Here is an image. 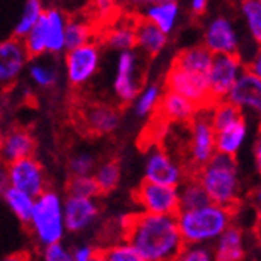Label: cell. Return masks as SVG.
Returning a JSON list of instances; mask_svg holds the SVG:
<instances>
[{
    "mask_svg": "<svg viewBox=\"0 0 261 261\" xmlns=\"http://www.w3.org/2000/svg\"><path fill=\"white\" fill-rule=\"evenodd\" d=\"M125 241L146 261H174L185 243L175 216L138 213L124 219Z\"/></svg>",
    "mask_w": 261,
    "mask_h": 261,
    "instance_id": "obj_1",
    "label": "cell"
},
{
    "mask_svg": "<svg viewBox=\"0 0 261 261\" xmlns=\"http://www.w3.org/2000/svg\"><path fill=\"white\" fill-rule=\"evenodd\" d=\"M211 203L221 205L228 210L238 208L243 199V177L238 160L216 153L194 177Z\"/></svg>",
    "mask_w": 261,
    "mask_h": 261,
    "instance_id": "obj_2",
    "label": "cell"
},
{
    "mask_svg": "<svg viewBox=\"0 0 261 261\" xmlns=\"http://www.w3.org/2000/svg\"><path fill=\"white\" fill-rule=\"evenodd\" d=\"M175 219L185 244L213 246L233 224V210L210 202L199 208L180 210Z\"/></svg>",
    "mask_w": 261,
    "mask_h": 261,
    "instance_id": "obj_3",
    "label": "cell"
},
{
    "mask_svg": "<svg viewBox=\"0 0 261 261\" xmlns=\"http://www.w3.org/2000/svg\"><path fill=\"white\" fill-rule=\"evenodd\" d=\"M63 203L64 199L54 189H45L41 196L36 197L35 208L27 225L33 240L41 247L61 243L64 240L67 230L64 225Z\"/></svg>",
    "mask_w": 261,
    "mask_h": 261,
    "instance_id": "obj_4",
    "label": "cell"
},
{
    "mask_svg": "<svg viewBox=\"0 0 261 261\" xmlns=\"http://www.w3.org/2000/svg\"><path fill=\"white\" fill-rule=\"evenodd\" d=\"M216 155V130L211 124L208 108L197 111L189 122L188 160L193 171H199Z\"/></svg>",
    "mask_w": 261,
    "mask_h": 261,
    "instance_id": "obj_5",
    "label": "cell"
},
{
    "mask_svg": "<svg viewBox=\"0 0 261 261\" xmlns=\"http://www.w3.org/2000/svg\"><path fill=\"white\" fill-rule=\"evenodd\" d=\"M246 70L241 55H215L206 74L208 91L213 103L225 100L231 88Z\"/></svg>",
    "mask_w": 261,
    "mask_h": 261,
    "instance_id": "obj_6",
    "label": "cell"
},
{
    "mask_svg": "<svg viewBox=\"0 0 261 261\" xmlns=\"http://www.w3.org/2000/svg\"><path fill=\"white\" fill-rule=\"evenodd\" d=\"M100 45L96 41H91L85 45H80L77 49L66 50L64 55V74L66 80L80 88L92 80L100 67Z\"/></svg>",
    "mask_w": 261,
    "mask_h": 261,
    "instance_id": "obj_7",
    "label": "cell"
},
{
    "mask_svg": "<svg viewBox=\"0 0 261 261\" xmlns=\"http://www.w3.org/2000/svg\"><path fill=\"white\" fill-rule=\"evenodd\" d=\"M141 64V55L135 49L117 55L113 91L116 99L121 103H133L139 91L142 89Z\"/></svg>",
    "mask_w": 261,
    "mask_h": 261,
    "instance_id": "obj_8",
    "label": "cell"
},
{
    "mask_svg": "<svg viewBox=\"0 0 261 261\" xmlns=\"http://www.w3.org/2000/svg\"><path fill=\"white\" fill-rule=\"evenodd\" d=\"M135 200L142 213L161 216H175L180 211L178 188L142 181L135 193Z\"/></svg>",
    "mask_w": 261,
    "mask_h": 261,
    "instance_id": "obj_9",
    "label": "cell"
},
{
    "mask_svg": "<svg viewBox=\"0 0 261 261\" xmlns=\"http://www.w3.org/2000/svg\"><path fill=\"white\" fill-rule=\"evenodd\" d=\"M183 166L160 146L149 147L144 160V181L178 188L185 178Z\"/></svg>",
    "mask_w": 261,
    "mask_h": 261,
    "instance_id": "obj_10",
    "label": "cell"
},
{
    "mask_svg": "<svg viewBox=\"0 0 261 261\" xmlns=\"http://www.w3.org/2000/svg\"><path fill=\"white\" fill-rule=\"evenodd\" d=\"M166 89L180 94L181 97L193 102L199 110L210 108L213 105L206 75H199L194 72H188L172 64L168 75H166Z\"/></svg>",
    "mask_w": 261,
    "mask_h": 261,
    "instance_id": "obj_11",
    "label": "cell"
},
{
    "mask_svg": "<svg viewBox=\"0 0 261 261\" xmlns=\"http://www.w3.org/2000/svg\"><path fill=\"white\" fill-rule=\"evenodd\" d=\"M10 186L33 197L41 196L47 189V177L42 164L35 156H27L7 164Z\"/></svg>",
    "mask_w": 261,
    "mask_h": 261,
    "instance_id": "obj_12",
    "label": "cell"
},
{
    "mask_svg": "<svg viewBox=\"0 0 261 261\" xmlns=\"http://www.w3.org/2000/svg\"><path fill=\"white\" fill-rule=\"evenodd\" d=\"M203 45L213 55H240L241 39L234 23L225 16H218L206 23Z\"/></svg>",
    "mask_w": 261,
    "mask_h": 261,
    "instance_id": "obj_13",
    "label": "cell"
},
{
    "mask_svg": "<svg viewBox=\"0 0 261 261\" xmlns=\"http://www.w3.org/2000/svg\"><path fill=\"white\" fill-rule=\"evenodd\" d=\"M244 117H252L261 124V82L246 69L231 88L227 99Z\"/></svg>",
    "mask_w": 261,
    "mask_h": 261,
    "instance_id": "obj_14",
    "label": "cell"
},
{
    "mask_svg": "<svg viewBox=\"0 0 261 261\" xmlns=\"http://www.w3.org/2000/svg\"><path fill=\"white\" fill-rule=\"evenodd\" d=\"M30 63V57L17 38L0 41V89L8 88L23 74Z\"/></svg>",
    "mask_w": 261,
    "mask_h": 261,
    "instance_id": "obj_15",
    "label": "cell"
},
{
    "mask_svg": "<svg viewBox=\"0 0 261 261\" xmlns=\"http://www.w3.org/2000/svg\"><path fill=\"white\" fill-rule=\"evenodd\" d=\"M64 225L69 233H83L96 224L100 206L96 199L69 196L63 203Z\"/></svg>",
    "mask_w": 261,
    "mask_h": 261,
    "instance_id": "obj_16",
    "label": "cell"
},
{
    "mask_svg": "<svg viewBox=\"0 0 261 261\" xmlns=\"http://www.w3.org/2000/svg\"><path fill=\"white\" fill-rule=\"evenodd\" d=\"M197 111H199V108L193 102H189L188 99L181 97L180 94H175L172 91L166 89L156 113L160 117H163V119L168 122L189 124L194 119Z\"/></svg>",
    "mask_w": 261,
    "mask_h": 261,
    "instance_id": "obj_17",
    "label": "cell"
},
{
    "mask_svg": "<svg viewBox=\"0 0 261 261\" xmlns=\"http://www.w3.org/2000/svg\"><path fill=\"white\" fill-rule=\"evenodd\" d=\"M216 261H244L246 234L240 225H230L211 246Z\"/></svg>",
    "mask_w": 261,
    "mask_h": 261,
    "instance_id": "obj_18",
    "label": "cell"
},
{
    "mask_svg": "<svg viewBox=\"0 0 261 261\" xmlns=\"http://www.w3.org/2000/svg\"><path fill=\"white\" fill-rule=\"evenodd\" d=\"M35 147V139L27 130H10L0 141V160L5 164H10L22 158L33 156Z\"/></svg>",
    "mask_w": 261,
    "mask_h": 261,
    "instance_id": "obj_19",
    "label": "cell"
},
{
    "mask_svg": "<svg viewBox=\"0 0 261 261\" xmlns=\"http://www.w3.org/2000/svg\"><path fill=\"white\" fill-rule=\"evenodd\" d=\"M83 122L94 135H111L121 125V113L111 105H92L85 111Z\"/></svg>",
    "mask_w": 261,
    "mask_h": 261,
    "instance_id": "obj_20",
    "label": "cell"
},
{
    "mask_svg": "<svg viewBox=\"0 0 261 261\" xmlns=\"http://www.w3.org/2000/svg\"><path fill=\"white\" fill-rule=\"evenodd\" d=\"M249 136V122L246 117L219 132H216V153L236 158Z\"/></svg>",
    "mask_w": 261,
    "mask_h": 261,
    "instance_id": "obj_21",
    "label": "cell"
},
{
    "mask_svg": "<svg viewBox=\"0 0 261 261\" xmlns=\"http://www.w3.org/2000/svg\"><path fill=\"white\" fill-rule=\"evenodd\" d=\"M44 19L47 27V54L60 55L66 50V23L69 17L60 8H47Z\"/></svg>",
    "mask_w": 261,
    "mask_h": 261,
    "instance_id": "obj_22",
    "label": "cell"
},
{
    "mask_svg": "<svg viewBox=\"0 0 261 261\" xmlns=\"http://www.w3.org/2000/svg\"><path fill=\"white\" fill-rule=\"evenodd\" d=\"M136 49L139 54L153 57L163 52V49L168 45L169 36L163 33L158 27H155L153 23L139 19L136 20Z\"/></svg>",
    "mask_w": 261,
    "mask_h": 261,
    "instance_id": "obj_23",
    "label": "cell"
},
{
    "mask_svg": "<svg viewBox=\"0 0 261 261\" xmlns=\"http://www.w3.org/2000/svg\"><path fill=\"white\" fill-rule=\"evenodd\" d=\"M136 22L121 19L111 22V25L103 33V42L116 52L133 50L136 47Z\"/></svg>",
    "mask_w": 261,
    "mask_h": 261,
    "instance_id": "obj_24",
    "label": "cell"
},
{
    "mask_svg": "<svg viewBox=\"0 0 261 261\" xmlns=\"http://www.w3.org/2000/svg\"><path fill=\"white\" fill-rule=\"evenodd\" d=\"M142 19L153 23L155 27H158L163 33L171 35L180 19V5L177 0H171V2L158 4L153 7L146 8L141 13Z\"/></svg>",
    "mask_w": 261,
    "mask_h": 261,
    "instance_id": "obj_25",
    "label": "cell"
},
{
    "mask_svg": "<svg viewBox=\"0 0 261 261\" xmlns=\"http://www.w3.org/2000/svg\"><path fill=\"white\" fill-rule=\"evenodd\" d=\"M213 55L205 45H194L189 47V49L181 50L175 60H174V66L185 69L188 72H194L199 75H206L210 66L213 63Z\"/></svg>",
    "mask_w": 261,
    "mask_h": 261,
    "instance_id": "obj_26",
    "label": "cell"
},
{
    "mask_svg": "<svg viewBox=\"0 0 261 261\" xmlns=\"http://www.w3.org/2000/svg\"><path fill=\"white\" fill-rule=\"evenodd\" d=\"M45 7L42 0H23L22 13L16 22V25L13 29V35L17 39H23L29 32L36 25V23L44 17L45 14Z\"/></svg>",
    "mask_w": 261,
    "mask_h": 261,
    "instance_id": "obj_27",
    "label": "cell"
},
{
    "mask_svg": "<svg viewBox=\"0 0 261 261\" xmlns=\"http://www.w3.org/2000/svg\"><path fill=\"white\" fill-rule=\"evenodd\" d=\"M163 94H164V89L158 83H150V85L144 86L139 91L136 99L133 100L135 114L138 117H141V119L150 117L152 114H155L158 111L160 102L163 99Z\"/></svg>",
    "mask_w": 261,
    "mask_h": 261,
    "instance_id": "obj_28",
    "label": "cell"
},
{
    "mask_svg": "<svg viewBox=\"0 0 261 261\" xmlns=\"http://www.w3.org/2000/svg\"><path fill=\"white\" fill-rule=\"evenodd\" d=\"M27 74L30 82L39 89H50L58 83L60 72L54 63L33 58L27 66Z\"/></svg>",
    "mask_w": 261,
    "mask_h": 261,
    "instance_id": "obj_29",
    "label": "cell"
},
{
    "mask_svg": "<svg viewBox=\"0 0 261 261\" xmlns=\"http://www.w3.org/2000/svg\"><path fill=\"white\" fill-rule=\"evenodd\" d=\"M91 41H94L92 23L80 16L69 17L66 23V50L77 49Z\"/></svg>",
    "mask_w": 261,
    "mask_h": 261,
    "instance_id": "obj_30",
    "label": "cell"
},
{
    "mask_svg": "<svg viewBox=\"0 0 261 261\" xmlns=\"http://www.w3.org/2000/svg\"><path fill=\"white\" fill-rule=\"evenodd\" d=\"M5 205L8 206V210L13 213V215L22 222V224H27L30 216H32V211L35 208V200L36 197L23 193V191H19V189H14V188H8L7 193L4 194V199Z\"/></svg>",
    "mask_w": 261,
    "mask_h": 261,
    "instance_id": "obj_31",
    "label": "cell"
},
{
    "mask_svg": "<svg viewBox=\"0 0 261 261\" xmlns=\"http://www.w3.org/2000/svg\"><path fill=\"white\" fill-rule=\"evenodd\" d=\"M121 166L116 160H105L97 164L96 171H94L92 177L97 183L99 193L108 194L117 188L121 181Z\"/></svg>",
    "mask_w": 261,
    "mask_h": 261,
    "instance_id": "obj_32",
    "label": "cell"
},
{
    "mask_svg": "<svg viewBox=\"0 0 261 261\" xmlns=\"http://www.w3.org/2000/svg\"><path fill=\"white\" fill-rule=\"evenodd\" d=\"M178 197H180V210H193L210 203V199L205 189L196 178L185 180L178 186Z\"/></svg>",
    "mask_w": 261,
    "mask_h": 261,
    "instance_id": "obj_33",
    "label": "cell"
},
{
    "mask_svg": "<svg viewBox=\"0 0 261 261\" xmlns=\"http://www.w3.org/2000/svg\"><path fill=\"white\" fill-rule=\"evenodd\" d=\"M210 119H211V124L215 127L216 132L238 122L243 119V113L236 108L234 105H231L228 100H221V102H216L213 103L210 108Z\"/></svg>",
    "mask_w": 261,
    "mask_h": 261,
    "instance_id": "obj_34",
    "label": "cell"
},
{
    "mask_svg": "<svg viewBox=\"0 0 261 261\" xmlns=\"http://www.w3.org/2000/svg\"><path fill=\"white\" fill-rule=\"evenodd\" d=\"M241 16L253 44L261 47V4L258 0H243Z\"/></svg>",
    "mask_w": 261,
    "mask_h": 261,
    "instance_id": "obj_35",
    "label": "cell"
},
{
    "mask_svg": "<svg viewBox=\"0 0 261 261\" xmlns=\"http://www.w3.org/2000/svg\"><path fill=\"white\" fill-rule=\"evenodd\" d=\"M22 42L30 60L47 55V27H45L44 17L29 32V35L22 39Z\"/></svg>",
    "mask_w": 261,
    "mask_h": 261,
    "instance_id": "obj_36",
    "label": "cell"
},
{
    "mask_svg": "<svg viewBox=\"0 0 261 261\" xmlns=\"http://www.w3.org/2000/svg\"><path fill=\"white\" fill-rule=\"evenodd\" d=\"M97 168V160L91 152H77L69 158L67 169L70 177L92 175Z\"/></svg>",
    "mask_w": 261,
    "mask_h": 261,
    "instance_id": "obj_37",
    "label": "cell"
},
{
    "mask_svg": "<svg viewBox=\"0 0 261 261\" xmlns=\"http://www.w3.org/2000/svg\"><path fill=\"white\" fill-rule=\"evenodd\" d=\"M67 194L77 197L96 199L100 193L92 175H80V177H70L67 183Z\"/></svg>",
    "mask_w": 261,
    "mask_h": 261,
    "instance_id": "obj_38",
    "label": "cell"
},
{
    "mask_svg": "<svg viewBox=\"0 0 261 261\" xmlns=\"http://www.w3.org/2000/svg\"><path fill=\"white\" fill-rule=\"evenodd\" d=\"M102 253L108 261H146L142 258V255L136 249H133L127 241L116 243L103 249Z\"/></svg>",
    "mask_w": 261,
    "mask_h": 261,
    "instance_id": "obj_39",
    "label": "cell"
},
{
    "mask_svg": "<svg viewBox=\"0 0 261 261\" xmlns=\"http://www.w3.org/2000/svg\"><path fill=\"white\" fill-rule=\"evenodd\" d=\"M89 14L100 22H111L117 14V0H88Z\"/></svg>",
    "mask_w": 261,
    "mask_h": 261,
    "instance_id": "obj_40",
    "label": "cell"
},
{
    "mask_svg": "<svg viewBox=\"0 0 261 261\" xmlns=\"http://www.w3.org/2000/svg\"><path fill=\"white\" fill-rule=\"evenodd\" d=\"M174 261H216L211 246L185 244Z\"/></svg>",
    "mask_w": 261,
    "mask_h": 261,
    "instance_id": "obj_41",
    "label": "cell"
},
{
    "mask_svg": "<svg viewBox=\"0 0 261 261\" xmlns=\"http://www.w3.org/2000/svg\"><path fill=\"white\" fill-rule=\"evenodd\" d=\"M41 258L42 261H74V252L67 244L61 241L42 247Z\"/></svg>",
    "mask_w": 261,
    "mask_h": 261,
    "instance_id": "obj_42",
    "label": "cell"
},
{
    "mask_svg": "<svg viewBox=\"0 0 261 261\" xmlns=\"http://www.w3.org/2000/svg\"><path fill=\"white\" fill-rule=\"evenodd\" d=\"M72 252H74V261H92L100 253L99 249H96L92 244H88V243L75 246Z\"/></svg>",
    "mask_w": 261,
    "mask_h": 261,
    "instance_id": "obj_43",
    "label": "cell"
},
{
    "mask_svg": "<svg viewBox=\"0 0 261 261\" xmlns=\"http://www.w3.org/2000/svg\"><path fill=\"white\" fill-rule=\"evenodd\" d=\"M246 69L261 82V47H259V49H256V50L253 52V55L249 58Z\"/></svg>",
    "mask_w": 261,
    "mask_h": 261,
    "instance_id": "obj_44",
    "label": "cell"
},
{
    "mask_svg": "<svg viewBox=\"0 0 261 261\" xmlns=\"http://www.w3.org/2000/svg\"><path fill=\"white\" fill-rule=\"evenodd\" d=\"M164 2H171V0H127V5H128L130 10L142 13L149 7H153V5H158V4H164Z\"/></svg>",
    "mask_w": 261,
    "mask_h": 261,
    "instance_id": "obj_45",
    "label": "cell"
},
{
    "mask_svg": "<svg viewBox=\"0 0 261 261\" xmlns=\"http://www.w3.org/2000/svg\"><path fill=\"white\" fill-rule=\"evenodd\" d=\"M249 200H250V206L261 216V180L250 189Z\"/></svg>",
    "mask_w": 261,
    "mask_h": 261,
    "instance_id": "obj_46",
    "label": "cell"
},
{
    "mask_svg": "<svg viewBox=\"0 0 261 261\" xmlns=\"http://www.w3.org/2000/svg\"><path fill=\"white\" fill-rule=\"evenodd\" d=\"M253 163H255V169L261 178V128L256 135L255 144H253Z\"/></svg>",
    "mask_w": 261,
    "mask_h": 261,
    "instance_id": "obj_47",
    "label": "cell"
},
{
    "mask_svg": "<svg viewBox=\"0 0 261 261\" xmlns=\"http://www.w3.org/2000/svg\"><path fill=\"white\" fill-rule=\"evenodd\" d=\"M8 188H10V181H8L7 164L4 161H0V199H4V194L7 193Z\"/></svg>",
    "mask_w": 261,
    "mask_h": 261,
    "instance_id": "obj_48",
    "label": "cell"
},
{
    "mask_svg": "<svg viewBox=\"0 0 261 261\" xmlns=\"http://www.w3.org/2000/svg\"><path fill=\"white\" fill-rule=\"evenodd\" d=\"M208 5V0H189V10H191L193 14L199 16L205 11Z\"/></svg>",
    "mask_w": 261,
    "mask_h": 261,
    "instance_id": "obj_49",
    "label": "cell"
},
{
    "mask_svg": "<svg viewBox=\"0 0 261 261\" xmlns=\"http://www.w3.org/2000/svg\"><path fill=\"white\" fill-rule=\"evenodd\" d=\"M0 261H32V256L27 252H14V253L2 256Z\"/></svg>",
    "mask_w": 261,
    "mask_h": 261,
    "instance_id": "obj_50",
    "label": "cell"
},
{
    "mask_svg": "<svg viewBox=\"0 0 261 261\" xmlns=\"http://www.w3.org/2000/svg\"><path fill=\"white\" fill-rule=\"evenodd\" d=\"M64 2H66L67 5H70V7L77 8V7H82V5L88 4V0H64Z\"/></svg>",
    "mask_w": 261,
    "mask_h": 261,
    "instance_id": "obj_51",
    "label": "cell"
},
{
    "mask_svg": "<svg viewBox=\"0 0 261 261\" xmlns=\"http://www.w3.org/2000/svg\"><path fill=\"white\" fill-rule=\"evenodd\" d=\"M256 253H258V261H261V233H258V241H256Z\"/></svg>",
    "mask_w": 261,
    "mask_h": 261,
    "instance_id": "obj_52",
    "label": "cell"
},
{
    "mask_svg": "<svg viewBox=\"0 0 261 261\" xmlns=\"http://www.w3.org/2000/svg\"><path fill=\"white\" fill-rule=\"evenodd\" d=\"M92 261H108V259H107V258L103 256V253H102V250H100V253H99V255H97L96 258H94Z\"/></svg>",
    "mask_w": 261,
    "mask_h": 261,
    "instance_id": "obj_53",
    "label": "cell"
},
{
    "mask_svg": "<svg viewBox=\"0 0 261 261\" xmlns=\"http://www.w3.org/2000/svg\"><path fill=\"white\" fill-rule=\"evenodd\" d=\"M258 230H259V233H261V218L258 219Z\"/></svg>",
    "mask_w": 261,
    "mask_h": 261,
    "instance_id": "obj_54",
    "label": "cell"
},
{
    "mask_svg": "<svg viewBox=\"0 0 261 261\" xmlns=\"http://www.w3.org/2000/svg\"><path fill=\"white\" fill-rule=\"evenodd\" d=\"M258 2H259V4H261V0H258Z\"/></svg>",
    "mask_w": 261,
    "mask_h": 261,
    "instance_id": "obj_55",
    "label": "cell"
}]
</instances>
